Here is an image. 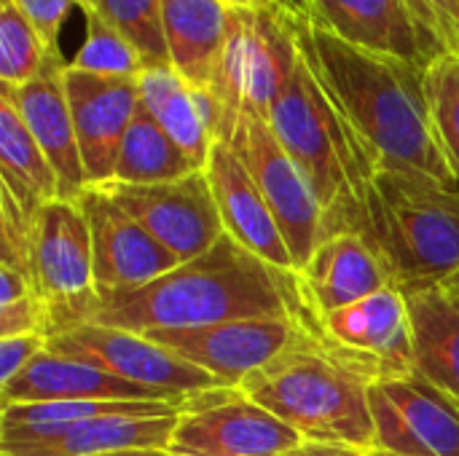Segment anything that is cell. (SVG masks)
Returning a JSON list of instances; mask_svg holds the SVG:
<instances>
[{
    "instance_id": "1",
    "label": "cell",
    "mask_w": 459,
    "mask_h": 456,
    "mask_svg": "<svg viewBox=\"0 0 459 456\" xmlns=\"http://www.w3.org/2000/svg\"><path fill=\"white\" fill-rule=\"evenodd\" d=\"M301 35L312 62L377 169H414L446 185L452 175L430 121L425 67L352 46L315 24L301 5Z\"/></svg>"
},
{
    "instance_id": "2",
    "label": "cell",
    "mask_w": 459,
    "mask_h": 456,
    "mask_svg": "<svg viewBox=\"0 0 459 456\" xmlns=\"http://www.w3.org/2000/svg\"><path fill=\"white\" fill-rule=\"evenodd\" d=\"M304 306L299 274L269 266L226 234L215 247L169 274L102 298L94 323L148 333L255 317H296Z\"/></svg>"
},
{
    "instance_id": "3",
    "label": "cell",
    "mask_w": 459,
    "mask_h": 456,
    "mask_svg": "<svg viewBox=\"0 0 459 456\" xmlns=\"http://www.w3.org/2000/svg\"><path fill=\"white\" fill-rule=\"evenodd\" d=\"M385 379L377 360L336 344L304 306L285 349L237 390L272 411L304 441L377 449L368 390Z\"/></svg>"
},
{
    "instance_id": "4",
    "label": "cell",
    "mask_w": 459,
    "mask_h": 456,
    "mask_svg": "<svg viewBox=\"0 0 459 456\" xmlns=\"http://www.w3.org/2000/svg\"><path fill=\"white\" fill-rule=\"evenodd\" d=\"M296 11L299 59L269 110V126L307 175L325 223L323 239L344 231L363 234V196L377 172L366 145L328 94L301 35Z\"/></svg>"
},
{
    "instance_id": "5",
    "label": "cell",
    "mask_w": 459,
    "mask_h": 456,
    "mask_svg": "<svg viewBox=\"0 0 459 456\" xmlns=\"http://www.w3.org/2000/svg\"><path fill=\"white\" fill-rule=\"evenodd\" d=\"M363 237L398 290L441 285L459 266V185L414 169H377L363 196Z\"/></svg>"
},
{
    "instance_id": "6",
    "label": "cell",
    "mask_w": 459,
    "mask_h": 456,
    "mask_svg": "<svg viewBox=\"0 0 459 456\" xmlns=\"http://www.w3.org/2000/svg\"><path fill=\"white\" fill-rule=\"evenodd\" d=\"M296 11L299 0L266 8H229L226 46L210 83L223 105V134L218 142L231 137L242 113L269 118L299 59Z\"/></svg>"
},
{
    "instance_id": "7",
    "label": "cell",
    "mask_w": 459,
    "mask_h": 456,
    "mask_svg": "<svg viewBox=\"0 0 459 456\" xmlns=\"http://www.w3.org/2000/svg\"><path fill=\"white\" fill-rule=\"evenodd\" d=\"M30 274L46 309L48 336L94 323L102 298L94 280L91 231L78 202L54 199L40 207L32 226Z\"/></svg>"
},
{
    "instance_id": "8",
    "label": "cell",
    "mask_w": 459,
    "mask_h": 456,
    "mask_svg": "<svg viewBox=\"0 0 459 456\" xmlns=\"http://www.w3.org/2000/svg\"><path fill=\"white\" fill-rule=\"evenodd\" d=\"M226 142L234 148V153L255 180L258 191L264 194L299 274L312 258L317 242L323 239L325 223L323 207L307 175L277 140L269 121L261 116L242 113Z\"/></svg>"
},
{
    "instance_id": "9",
    "label": "cell",
    "mask_w": 459,
    "mask_h": 456,
    "mask_svg": "<svg viewBox=\"0 0 459 456\" xmlns=\"http://www.w3.org/2000/svg\"><path fill=\"white\" fill-rule=\"evenodd\" d=\"M46 349L62 357L91 363L118 379L164 392L169 398H191L199 392L229 387L218 376L178 357L145 333H132L100 323H83L59 331L48 336Z\"/></svg>"
},
{
    "instance_id": "10",
    "label": "cell",
    "mask_w": 459,
    "mask_h": 456,
    "mask_svg": "<svg viewBox=\"0 0 459 456\" xmlns=\"http://www.w3.org/2000/svg\"><path fill=\"white\" fill-rule=\"evenodd\" d=\"M304 438L237 387L199 392L183 409L169 454L175 456H282Z\"/></svg>"
},
{
    "instance_id": "11",
    "label": "cell",
    "mask_w": 459,
    "mask_h": 456,
    "mask_svg": "<svg viewBox=\"0 0 459 456\" xmlns=\"http://www.w3.org/2000/svg\"><path fill=\"white\" fill-rule=\"evenodd\" d=\"M97 188L105 191L153 239H159L180 263L207 253L226 237L215 194L204 172H194L175 183L126 185L110 180Z\"/></svg>"
},
{
    "instance_id": "12",
    "label": "cell",
    "mask_w": 459,
    "mask_h": 456,
    "mask_svg": "<svg viewBox=\"0 0 459 456\" xmlns=\"http://www.w3.org/2000/svg\"><path fill=\"white\" fill-rule=\"evenodd\" d=\"M377 449L393 456H459V403L420 376L368 390Z\"/></svg>"
},
{
    "instance_id": "13",
    "label": "cell",
    "mask_w": 459,
    "mask_h": 456,
    "mask_svg": "<svg viewBox=\"0 0 459 456\" xmlns=\"http://www.w3.org/2000/svg\"><path fill=\"white\" fill-rule=\"evenodd\" d=\"M78 204L91 231L100 298L137 290L180 266V261L159 239H153L97 185H89Z\"/></svg>"
},
{
    "instance_id": "14",
    "label": "cell",
    "mask_w": 459,
    "mask_h": 456,
    "mask_svg": "<svg viewBox=\"0 0 459 456\" xmlns=\"http://www.w3.org/2000/svg\"><path fill=\"white\" fill-rule=\"evenodd\" d=\"M293 331L296 317H255L204 328H161L145 336L218 376L223 384L239 387L253 371L285 349Z\"/></svg>"
},
{
    "instance_id": "15",
    "label": "cell",
    "mask_w": 459,
    "mask_h": 456,
    "mask_svg": "<svg viewBox=\"0 0 459 456\" xmlns=\"http://www.w3.org/2000/svg\"><path fill=\"white\" fill-rule=\"evenodd\" d=\"M307 16L336 38L430 67L449 54L446 43L425 27L406 0H301Z\"/></svg>"
},
{
    "instance_id": "16",
    "label": "cell",
    "mask_w": 459,
    "mask_h": 456,
    "mask_svg": "<svg viewBox=\"0 0 459 456\" xmlns=\"http://www.w3.org/2000/svg\"><path fill=\"white\" fill-rule=\"evenodd\" d=\"M65 89L89 185H102L113 180L121 142L143 108L137 78H105L67 65Z\"/></svg>"
},
{
    "instance_id": "17",
    "label": "cell",
    "mask_w": 459,
    "mask_h": 456,
    "mask_svg": "<svg viewBox=\"0 0 459 456\" xmlns=\"http://www.w3.org/2000/svg\"><path fill=\"white\" fill-rule=\"evenodd\" d=\"M299 285L315 317H325L385 288H395L382 255L355 231L320 239L312 258L299 271Z\"/></svg>"
},
{
    "instance_id": "18",
    "label": "cell",
    "mask_w": 459,
    "mask_h": 456,
    "mask_svg": "<svg viewBox=\"0 0 459 456\" xmlns=\"http://www.w3.org/2000/svg\"><path fill=\"white\" fill-rule=\"evenodd\" d=\"M204 175L215 194V204L226 234L269 266L296 274L290 250L264 194L258 191L247 167L239 161L229 142L212 145Z\"/></svg>"
},
{
    "instance_id": "19",
    "label": "cell",
    "mask_w": 459,
    "mask_h": 456,
    "mask_svg": "<svg viewBox=\"0 0 459 456\" xmlns=\"http://www.w3.org/2000/svg\"><path fill=\"white\" fill-rule=\"evenodd\" d=\"M317 320L336 344L377 360L385 379L414 376V333L403 290L385 288Z\"/></svg>"
},
{
    "instance_id": "20",
    "label": "cell",
    "mask_w": 459,
    "mask_h": 456,
    "mask_svg": "<svg viewBox=\"0 0 459 456\" xmlns=\"http://www.w3.org/2000/svg\"><path fill=\"white\" fill-rule=\"evenodd\" d=\"M65 67H51L27 86H3L0 91L13 99L32 137L43 148L48 164L54 167V175L59 180V199L78 202L89 188V177L78 148L73 110L67 102Z\"/></svg>"
},
{
    "instance_id": "21",
    "label": "cell",
    "mask_w": 459,
    "mask_h": 456,
    "mask_svg": "<svg viewBox=\"0 0 459 456\" xmlns=\"http://www.w3.org/2000/svg\"><path fill=\"white\" fill-rule=\"evenodd\" d=\"M51 400H102V403H132V400H188L169 398L164 392L118 379L91 363L40 352L24 371L0 387V406L8 403H51Z\"/></svg>"
},
{
    "instance_id": "22",
    "label": "cell",
    "mask_w": 459,
    "mask_h": 456,
    "mask_svg": "<svg viewBox=\"0 0 459 456\" xmlns=\"http://www.w3.org/2000/svg\"><path fill=\"white\" fill-rule=\"evenodd\" d=\"M180 414L94 417L65 430L62 435L51 441L0 446V456H100L126 452V449H167L169 452V441H172Z\"/></svg>"
},
{
    "instance_id": "23",
    "label": "cell",
    "mask_w": 459,
    "mask_h": 456,
    "mask_svg": "<svg viewBox=\"0 0 459 456\" xmlns=\"http://www.w3.org/2000/svg\"><path fill=\"white\" fill-rule=\"evenodd\" d=\"M161 24L172 67L191 86H210L226 46L229 5L223 0H164Z\"/></svg>"
},
{
    "instance_id": "24",
    "label": "cell",
    "mask_w": 459,
    "mask_h": 456,
    "mask_svg": "<svg viewBox=\"0 0 459 456\" xmlns=\"http://www.w3.org/2000/svg\"><path fill=\"white\" fill-rule=\"evenodd\" d=\"M414 333V376L459 403V309L441 285L406 293Z\"/></svg>"
},
{
    "instance_id": "25",
    "label": "cell",
    "mask_w": 459,
    "mask_h": 456,
    "mask_svg": "<svg viewBox=\"0 0 459 456\" xmlns=\"http://www.w3.org/2000/svg\"><path fill=\"white\" fill-rule=\"evenodd\" d=\"M194 398V395H191ZM188 398V400H191ZM188 400H51V403H8L0 406V446L38 443L62 435L65 430L108 414H180Z\"/></svg>"
},
{
    "instance_id": "26",
    "label": "cell",
    "mask_w": 459,
    "mask_h": 456,
    "mask_svg": "<svg viewBox=\"0 0 459 456\" xmlns=\"http://www.w3.org/2000/svg\"><path fill=\"white\" fill-rule=\"evenodd\" d=\"M0 180L3 191H8L32 220L43 204L59 199L54 167L5 91H0Z\"/></svg>"
},
{
    "instance_id": "27",
    "label": "cell",
    "mask_w": 459,
    "mask_h": 456,
    "mask_svg": "<svg viewBox=\"0 0 459 456\" xmlns=\"http://www.w3.org/2000/svg\"><path fill=\"white\" fill-rule=\"evenodd\" d=\"M137 89L143 110L153 116L199 169H204L215 140L199 118L191 83L172 65H148L137 75Z\"/></svg>"
},
{
    "instance_id": "28",
    "label": "cell",
    "mask_w": 459,
    "mask_h": 456,
    "mask_svg": "<svg viewBox=\"0 0 459 456\" xmlns=\"http://www.w3.org/2000/svg\"><path fill=\"white\" fill-rule=\"evenodd\" d=\"M194 172H204V169H199L180 151V145L153 121V116L140 108L137 118L132 121L121 142L116 169H113V183L156 185V183L183 180Z\"/></svg>"
},
{
    "instance_id": "29",
    "label": "cell",
    "mask_w": 459,
    "mask_h": 456,
    "mask_svg": "<svg viewBox=\"0 0 459 456\" xmlns=\"http://www.w3.org/2000/svg\"><path fill=\"white\" fill-rule=\"evenodd\" d=\"M51 67H65V56L46 48L27 16L11 3L0 0V81L19 89L40 78Z\"/></svg>"
},
{
    "instance_id": "30",
    "label": "cell",
    "mask_w": 459,
    "mask_h": 456,
    "mask_svg": "<svg viewBox=\"0 0 459 456\" xmlns=\"http://www.w3.org/2000/svg\"><path fill=\"white\" fill-rule=\"evenodd\" d=\"M83 13H86V38L67 65L105 78H137L148 65L143 54L134 48V43L124 38L100 13L94 11H83Z\"/></svg>"
},
{
    "instance_id": "31",
    "label": "cell",
    "mask_w": 459,
    "mask_h": 456,
    "mask_svg": "<svg viewBox=\"0 0 459 456\" xmlns=\"http://www.w3.org/2000/svg\"><path fill=\"white\" fill-rule=\"evenodd\" d=\"M161 3L164 0H83L81 11H94L110 22L134 43L145 65H172L164 40Z\"/></svg>"
},
{
    "instance_id": "32",
    "label": "cell",
    "mask_w": 459,
    "mask_h": 456,
    "mask_svg": "<svg viewBox=\"0 0 459 456\" xmlns=\"http://www.w3.org/2000/svg\"><path fill=\"white\" fill-rule=\"evenodd\" d=\"M425 94L438 148L459 183V54L449 51L428 67Z\"/></svg>"
},
{
    "instance_id": "33",
    "label": "cell",
    "mask_w": 459,
    "mask_h": 456,
    "mask_svg": "<svg viewBox=\"0 0 459 456\" xmlns=\"http://www.w3.org/2000/svg\"><path fill=\"white\" fill-rule=\"evenodd\" d=\"M24 16L27 22L35 27V32L40 35V40L46 43V48L56 56H62L59 48V35L62 27L70 16V11L78 5H83V0H11Z\"/></svg>"
},
{
    "instance_id": "34",
    "label": "cell",
    "mask_w": 459,
    "mask_h": 456,
    "mask_svg": "<svg viewBox=\"0 0 459 456\" xmlns=\"http://www.w3.org/2000/svg\"><path fill=\"white\" fill-rule=\"evenodd\" d=\"M30 333L48 336L46 309L38 301V296H27V298L0 306V339L30 336Z\"/></svg>"
},
{
    "instance_id": "35",
    "label": "cell",
    "mask_w": 459,
    "mask_h": 456,
    "mask_svg": "<svg viewBox=\"0 0 459 456\" xmlns=\"http://www.w3.org/2000/svg\"><path fill=\"white\" fill-rule=\"evenodd\" d=\"M46 344L48 336L40 333L0 339V387L8 384L19 371H24L40 352H46Z\"/></svg>"
},
{
    "instance_id": "36",
    "label": "cell",
    "mask_w": 459,
    "mask_h": 456,
    "mask_svg": "<svg viewBox=\"0 0 459 456\" xmlns=\"http://www.w3.org/2000/svg\"><path fill=\"white\" fill-rule=\"evenodd\" d=\"M27 296H35L32 282L22 271H16L11 266H0V306L13 304Z\"/></svg>"
},
{
    "instance_id": "37",
    "label": "cell",
    "mask_w": 459,
    "mask_h": 456,
    "mask_svg": "<svg viewBox=\"0 0 459 456\" xmlns=\"http://www.w3.org/2000/svg\"><path fill=\"white\" fill-rule=\"evenodd\" d=\"M282 456H366V452L352 449V446H339V443H315V441H304L301 446H296L293 452Z\"/></svg>"
},
{
    "instance_id": "38",
    "label": "cell",
    "mask_w": 459,
    "mask_h": 456,
    "mask_svg": "<svg viewBox=\"0 0 459 456\" xmlns=\"http://www.w3.org/2000/svg\"><path fill=\"white\" fill-rule=\"evenodd\" d=\"M441 290H444V293L457 304V309H459V266L452 271V274H449V277H446V280H444V282H441Z\"/></svg>"
},
{
    "instance_id": "39",
    "label": "cell",
    "mask_w": 459,
    "mask_h": 456,
    "mask_svg": "<svg viewBox=\"0 0 459 456\" xmlns=\"http://www.w3.org/2000/svg\"><path fill=\"white\" fill-rule=\"evenodd\" d=\"M229 8H266V5H277L282 0H223Z\"/></svg>"
},
{
    "instance_id": "40",
    "label": "cell",
    "mask_w": 459,
    "mask_h": 456,
    "mask_svg": "<svg viewBox=\"0 0 459 456\" xmlns=\"http://www.w3.org/2000/svg\"><path fill=\"white\" fill-rule=\"evenodd\" d=\"M100 456H175V454H169L167 449H126V452H113V454H100Z\"/></svg>"
},
{
    "instance_id": "41",
    "label": "cell",
    "mask_w": 459,
    "mask_h": 456,
    "mask_svg": "<svg viewBox=\"0 0 459 456\" xmlns=\"http://www.w3.org/2000/svg\"><path fill=\"white\" fill-rule=\"evenodd\" d=\"M366 456H390L387 452H379V449H374V452H366Z\"/></svg>"
},
{
    "instance_id": "42",
    "label": "cell",
    "mask_w": 459,
    "mask_h": 456,
    "mask_svg": "<svg viewBox=\"0 0 459 456\" xmlns=\"http://www.w3.org/2000/svg\"><path fill=\"white\" fill-rule=\"evenodd\" d=\"M457 3H459V0H457Z\"/></svg>"
},
{
    "instance_id": "43",
    "label": "cell",
    "mask_w": 459,
    "mask_h": 456,
    "mask_svg": "<svg viewBox=\"0 0 459 456\" xmlns=\"http://www.w3.org/2000/svg\"><path fill=\"white\" fill-rule=\"evenodd\" d=\"M390 456H393V454H390Z\"/></svg>"
}]
</instances>
